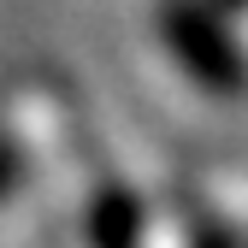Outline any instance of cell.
<instances>
[{"label": "cell", "mask_w": 248, "mask_h": 248, "mask_svg": "<svg viewBox=\"0 0 248 248\" xmlns=\"http://www.w3.org/2000/svg\"><path fill=\"white\" fill-rule=\"evenodd\" d=\"M166 42L177 53V65L189 71L201 89H213V95L248 89V53L236 47L231 24L213 18L201 0H171L166 6Z\"/></svg>", "instance_id": "obj_1"}, {"label": "cell", "mask_w": 248, "mask_h": 248, "mask_svg": "<svg viewBox=\"0 0 248 248\" xmlns=\"http://www.w3.org/2000/svg\"><path fill=\"white\" fill-rule=\"evenodd\" d=\"M89 242L95 248H136L142 242V207L124 189H101L89 201Z\"/></svg>", "instance_id": "obj_2"}, {"label": "cell", "mask_w": 248, "mask_h": 248, "mask_svg": "<svg viewBox=\"0 0 248 248\" xmlns=\"http://www.w3.org/2000/svg\"><path fill=\"white\" fill-rule=\"evenodd\" d=\"M18 183H24V148L0 130V207H6V195L18 189Z\"/></svg>", "instance_id": "obj_3"}, {"label": "cell", "mask_w": 248, "mask_h": 248, "mask_svg": "<svg viewBox=\"0 0 248 248\" xmlns=\"http://www.w3.org/2000/svg\"><path fill=\"white\" fill-rule=\"evenodd\" d=\"M219 6H225V12H248V0H219Z\"/></svg>", "instance_id": "obj_4"}]
</instances>
